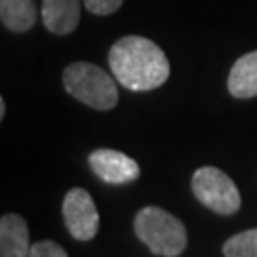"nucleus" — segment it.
<instances>
[{
    "label": "nucleus",
    "mask_w": 257,
    "mask_h": 257,
    "mask_svg": "<svg viewBox=\"0 0 257 257\" xmlns=\"http://www.w3.org/2000/svg\"><path fill=\"white\" fill-rule=\"evenodd\" d=\"M109 65L114 78L132 92L160 88L170 76V61L162 48L136 35L120 38L112 44Z\"/></svg>",
    "instance_id": "nucleus-1"
},
{
    "label": "nucleus",
    "mask_w": 257,
    "mask_h": 257,
    "mask_svg": "<svg viewBox=\"0 0 257 257\" xmlns=\"http://www.w3.org/2000/svg\"><path fill=\"white\" fill-rule=\"evenodd\" d=\"M134 230L138 238L160 257H177L187 248V229L183 221L158 206H147L136 213Z\"/></svg>",
    "instance_id": "nucleus-2"
},
{
    "label": "nucleus",
    "mask_w": 257,
    "mask_h": 257,
    "mask_svg": "<svg viewBox=\"0 0 257 257\" xmlns=\"http://www.w3.org/2000/svg\"><path fill=\"white\" fill-rule=\"evenodd\" d=\"M109 73L86 61H76L63 71V86L74 99L97 110H110L118 103V88Z\"/></svg>",
    "instance_id": "nucleus-3"
},
{
    "label": "nucleus",
    "mask_w": 257,
    "mask_h": 257,
    "mask_svg": "<svg viewBox=\"0 0 257 257\" xmlns=\"http://www.w3.org/2000/svg\"><path fill=\"white\" fill-rule=\"evenodd\" d=\"M191 189L198 202L219 215H232L240 210L238 187L219 168H198L191 179Z\"/></svg>",
    "instance_id": "nucleus-4"
},
{
    "label": "nucleus",
    "mask_w": 257,
    "mask_h": 257,
    "mask_svg": "<svg viewBox=\"0 0 257 257\" xmlns=\"http://www.w3.org/2000/svg\"><path fill=\"white\" fill-rule=\"evenodd\" d=\"M63 221L69 234L80 242L92 240L99 230V211L92 194L84 189H71L63 200Z\"/></svg>",
    "instance_id": "nucleus-5"
},
{
    "label": "nucleus",
    "mask_w": 257,
    "mask_h": 257,
    "mask_svg": "<svg viewBox=\"0 0 257 257\" xmlns=\"http://www.w3.org/2000/svg\"><path fill=\"white\" fill-rule=\"evenodd\" d=\"M92 172L109 185H126L139 177V164L114 149H97L88 156Z\"/></svg>",
    "instance_id": "nucleus-6"
},
{
    "label": "nucleus",
    "mask_w": 257,
    "mask_h": 257,
    "mask_svg": "<svg viewBox=\"0 0 257 257\" xmlns=\"http://www.w3.org/2000/svg\"><path fill=\"white\" fill-rule=\"evenodd\" d=\"M42 23L54 35H71L80 21V0H42Z\"/></svg>",
    "instance_id": "nucleus-7"
},
{
    "label": "nucleus",
    "mask_w": 257,
    "mask_h": 257,
    "mask_svg": "<svg viewBox=\"0 0 257 257\" xmlns=\"http://www.w3.org/2000/svg\"><path fill=\"white\" fill-rule=\"evenodd\" d=\"M29 227L18 213H6L0 219V257H27Z\"/></svg>",
    "instance_id": "nucleus-8"
},
{
    "label": "nucleus",
    "mask_w": 257,
    "mask_h": 257,
    "mask_svg": "<svg viewBox=\"0 0 257 257\" xmlns=\"http://www.w3.org/2000/svg\"><path fill=\"white\" fill-rule=\"evenodd\" d=\"M227 88L236 99H251L257 95V50L234 61L229 73Z\"/></svg>",
    "instance_id": "nucleus-9"
},
{
    "label": "nucleus",
    "mask_w": 257,
    "mask_h": 257,
    "mask_svg": "<svg viewBox=\"0 0 257 257\" xmlns=\"http://www.w3.org/2000/svg\"><path fill=\"white\" fill-rule=\"evenodd\" d=\"M2 25L14 33H25L37 23L35 0H0Z\"/></svg>",
    "instance_id": "nucleus-10"
},
{
    "label": "nucleus",
    "mask_w": 257,
    "mask_h": 257,
    "mask_svg": "<svg viewBox=\"0 0 257 257\" xmlns=\"http://www.w3.org/2000/svg\"><path fill=\"white\" fill-rule=\"evenodd\" d=\"M225 257H257V229L242 230L225 240L223 244Z\"/></svg>",
    "instance_id": "nucleus-11"
},
{
    "label": "nucleus",
    "mask_w": 257,
    "mask_h": 257,
    "mask_svg": "<svg viewBox=\"0 0 257 257\" xmlns=\"http://www.w3.org/2000/svg\"><path fill=\"white\" fill-rule=\"evenodd\" d=\"M27 257H69V255H67L65 248H61L54 240H40V242L31 246Z\"/></svg>",
    "instance_id": "nucleus-12"
},
{
    "label": "nucleus",
    "mask_w": 257,
    "mask_h": 257,
    "mask_svg": "<svg viewBox=\"0 0 257 257\" xmlns=\"http://www.w3.org/2000/svg\"><path fill=\"white\" fill-rule=\"evenodd\" d=\"M124 0H84V6L93 16H110L122 6Z\"/></svg>",
    "instance_id": "nucleus-13"
},
{
    "label": "nucleus",
    "mask_w": 257,
    "mask_h": 257,
    "mask_svg": "<svg viewBox=\"0 0 257 257\" xmlns=\"http://www.w3.org/2000/svg\"><path fill=\"white\" fill-rule=\"evenodd\" d=\"M4 116H6V101L0 99V120H4Z\"/></svg>",
    "instance_id": "nucleus-14"
}]
</instances>
